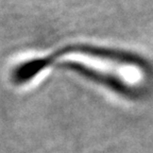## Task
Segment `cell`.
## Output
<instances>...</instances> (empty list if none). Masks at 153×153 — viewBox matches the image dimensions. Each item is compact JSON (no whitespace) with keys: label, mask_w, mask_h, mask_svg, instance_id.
I'll use <instances>...</instances> for the list:
<instances>
[{"label":"cell","mask_w":153,"mask_h":153,"mask_svg":"<svg viewBox=\"0 0 153 153\" xmlns=\"http://www.w3.org/2000/svg\"><path fill=\"white\" fill-rule=\"evenodd\" d=\"M69 53H81V54L100 57V59L113 61L116 63H121V64L136 65L139 67H143V62L139 57L135 56L131 53L119 52V51L96 47V46L78 44V45L66 46V47L62 48L60 50L55 51L54 53L47 55L45 57H36V59H32V60L20 63L12 71L13 82L17 85H20V84L31 81L39 72L46 69L47 67H49L52 63H54L60 56L69 54Z\"/></svg>","instance_id":"1"}]
</instances>
